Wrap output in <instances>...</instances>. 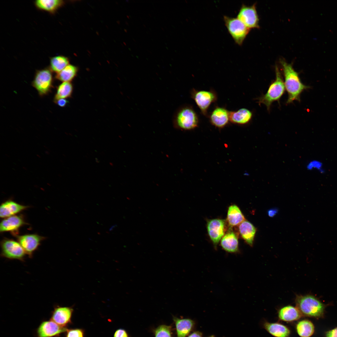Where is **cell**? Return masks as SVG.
I'll return each mask as SVG.
<instances>
[{
    "label": "cell",
    "mask_w": 337,
    "mask_h": 337,
    "mask_svg": "<svg viewBox=\"0 0 337 337\" xmlns=\"http://www.w3.org/2000/svg\"><path fill=\"white\" fill-rule=\"evenodd\" d=\"M280 62L283 71L285 89L288 94L286 104L292 103L294 100L300 101V95L305 90L309 88L302 83L299 73L296 71L291 64L283 59Z\"/></svg>",
    "instance_id": "cell-1"
},
{
    "label": "cell",
    "mask_w": 337,
    "mask_h": 337,
    "mask_svg": "<svg viewBox=\"0 0 337 337\" xmlns=\"http://www.w3.org/2000/svg\"><path fill=\"white\" fill-rule=\"evenodd\" d=\"M295 302L302 315L317 318L324 315L325 305L313 295H297Z\"/></svg>",
    "instance_id": "cell-2"
},
{
    "label": "cell",
    "mask_w": 337,
    "mask_h": 337,
    "mask_svg": "<svg viewBox=\"0 0 337 337\" xmlns=\"http://www.w3.org/2000/svg\"><path fill=\"white\" fill-rule=\"evenodd\" d=\"M173 121L175 127L182 130H190L197 127L199 117L192 106L183 105L175 113Z\"/></svg>",
    "instance_id": "cell-3"
},
{
    "label": "cell",
    "mask_w": 337,
    "mask_h": 337,
    "mask_svg": "<svg viewBox=\"0 0 337 337\" xmlns=\"http://www.w3.org/2000/svg\"><path fill=\"white\" fill-rule=\"evenodd\" d=\"M276 79L270 85L266 93L258 99L259 105L263 104L270 111L271 105L275 101L279 100L284 93L285 87L281 73L277 66L275 67Z\"/></svg>",
    "instance_id": "cell-4"
},
{
    "label": "cell",
    "mask_w": 337,
    "mask_h": 337,
    "mask_svg": "<svg viewBox=\"0 0 337 337\" xmlns=\"http://www.w3.org/2000/svg\"><path fill=\"white\" fill-rule=\"evenodd\" d=\"M52 72L49 67L37 70L36 72L32 85L41 96L48 94L53 88Z\"/></svg>",
    "instance_id": "cell-5"
},
{
    "label": "cell",
    "mask_w": 337,
    "mask_h": 337,
    "mask_svg": "<svg viewBox=\"0 0 337 337\" xmlns=\"http://www.w3.org/2000/svg\"><path fill=\"white\" fill-rule=\"evenodd\" d=\"M190 95L202 114L208 117L209 114L208 110L210 106L217 100V92L212 89L207 90L193 88L191 90Z\"/></svg>",
    "instance_id": "cell-6"
},
{
    "label": "cell",
    "mask_w": 337,
    "mask_h": 337,
    "mask_svg": "<svg viewBox=\"0 0 337 337\" xmlns=\"http://www.w3.org/2000/svg\"><path fill=\"white\" fill-rule=\"evenodd\" d=\"M223 18L225 26L235 43L242 45L250 29L237 18L224 16Z\"/></svg>",
    "instance_id": "cell-7"
},
{
    "label": "cell",
    "mask_w": 337,
    "mask_h": 337,
    "mask_svg": "<svg viewBox=\"0 0 337 337\" xmlns=\"http://www.w3.org/2000/svg\"><path fill=\"white\" fill-rule=\"evenodd\" d=\"M0 244L1 257L24 261L26 254L18 242L5 238L1 242Z\"/></svg>",
    "instance_id": "cell-8"
},
{
    "label": "cell",
    "mask_w": 337,
    "mask_h": 337,
    "mask_svg": "<svg viewBox=\"0 0 337 337\" xmlns=\"http://www.w3.org/2000/svg\"><path fill=\"white\" fill-rule=\"evenodd\" d=\"M237 18L248 28H259V19L256 5L248 6L242 4L237 13Z\"/></svg>",
    "instance_id": "cell-9"
},
{
    "label": "cell",
    "mask_w": 337,
    "mask_h": 337,
    "mask_svg": "<svg viewBox=\"0 0 337 337\" xmlns=\"http://www.w3.org/2000/svg\"><path fill=\"white\" fill-rule=\"evenodd\" d=\"M17 238L26 254L32 258L34 252L45 238L36 234H29L17 236Z\"/></svg>",
    "instance_id": "cell-10"
},
{
    "label": "cell",
    "mask_w": 337,
    "mask_h": 337,
    "mask_svg": "<svg viewBox=\"0 0 337 337\" xmlns=\"http://www.w3.org/2000/svg\"><path fill=\"white\" fill-rule=\"evenodd\" d=\"M68 329L65 327L59 325L51 320L42 321L37 330V337H57Z\"/></svg>",
    "instance_id": "cell-11"
},
{
    "label": "cell",
    "mask_w": 337,
    "mask_h": 337,
    "mask_svg": "<svg viewBox=\"0 0 337 337\" xmlns=\"http://www.w3.org/2000/svg\"><path fill=\"white\" fill-rule=\"evenodd\" d=\"M225 221L219 219L209 220L207 228L209 237L215 247L224 235L226 230Z\"/></svg>",
    "instance_id": "cell-12"
},
{
    "label": "cell",
    "mask_w": 337,
    "mask_h": 337,
    "mask_svg": "<svg viewBox=\"0 0 337 337\" xmlns=\"http://www.w3.org/2000/svg\"><path fill=\"white\" fill-rule=\"evenodd\" d=\"M230 111L225 107L216 105L211 112L208 114L210 123L219 129L224 127L230 122Z\"/></svg>",
    "instance_id": "cell-13"
},
{
    "label": "cell",
    "mask_w": 337,
    "mask_h": 337,
    "mask_svg": "<svg viewBox=\"0 0 337 337\" xmlns=\"http://www.w3.org/2000/svg\"><path fill=\"white\" fill-rule=\"evenodd\" d=\"M73 311L71 307L57 305L52 312L51 320L60 326L66 327L71 322Z\"/></svg>",
    "instance_id": "cell-14"
},
{
    "label": "cell",
    "mask_w": 337,
    "mask_h": 337,
    "mask_svg": "<svg viewBox=\"0 0 337 337\" xmlns=\"http://www.w3.org/2000/svg\"><path fill=\"white\" fill-rule=\"evenodd\" d=\"M25 224L22 217L20 216L13 215L2 220L0 224V232H2L16 231Z\"/></svg>",
    "instance_id": "cell-15"
},
{
    "label": "cell",
    "mask_w": 337,
    "mask_h": 337,
    "mask_svg": "<svg viewBox=\"0 0 337 337\" xmlns=\"http://www.w3.org/2000/svg\"><path fill=\"white\" fill-rule=\"evenodd\" d=\"M177 337H186L193 330L195 325L194 321L190 319H179L173 317Z\"/></svg>",
    "instance_id": "cell-16"
},
{
    "label": "cell",
    "mask_w": 337,
    "mask_h": 337,
    "mask_svg": "<svg viewBox=\"0 0 337 337\" xmlns=\"http://www.w3.org/2000/svg\"><path fill=\"white\" fill-rule=\"evenodd\" d=\"M28 206L19 204L13 201L8 200L2 203L0 207V217L7 218L26 209Z\"/></svg>",
    "instance_id": "cell-17"
},
{
    "label": "cell",
    "mask_w": 337,
    "mask_h": 337,
    "mask_svg": "<svg viewBox=\"0 0 337 337\" xmlns=\"http://www.w3.org/2000/svg\"><path fill=\"white\" fill-rule=\"evenodd\" d=\"M252 117V113L245 108H242L237 110L230 111V121L240 125L248 123Z\"/></svg>",
    "instance_id": "cell-18"
},
{
    "label": "cell",
    "mask_w": 337,
    "mask_h": 337,
    "mask_svg": "<svg viewBox=\"0 0 337 337\" xmlns=\"http://www.w3.org/2000/svg\"><path fill=\"white\" fill-rule=\"evenodd\" d=\"M221 245L222 248L228 252H237L238 250V241L237 236L233 231H228L222 238Z\"/></svg>",
    "instance_id": "cell-19"
},
{
    "label": "cell",
    "mask_w": 337,
    "mask_h": 337,
    "mask_svg": "<svg viewBox=\"0 0 337 337\" xmlns=\"http://www.w3.org/2000/svg\"><path fill=\"white\" fill-rule=\"evenodd\" d=\"M34 3L38 9L53 14L64 4V2L62 0H37Z\"/></svg>",
    "instance_id": "cell-20"
},
{
    "label": "cell",
    "mask_w": 337,
    "mask_h": 337,
    "mask_svg": "<svg viewBox=\"0 0 337 337\" xmlns=\"http://www.w3.org/2000/svg\"><path fill=\"white\" fill-rule=\"evenodd\" d=\"M240 233L243 239L251 246L253 245L256 229L250 222L244 221L239 225Z\"/></svg>",
    "instance_id": "cell-21"
},
{
    "label": "cell",
    "mask_w": 337,
    "mask_h": 337,
    "mask_svg": "<svg viewBox=\"0 0 337 337\" xmlns=\"http://www.w3.org/2000/svg\"><path fill=\"white\" fill-rule=\"evenodd\" d=\"M302 316L300 312L296 307L287 305L281 308L278 312V317L281 320L290 322L297 320Z\"/></svg>",
    "instance_id": "cell-22"
},
{
    "label": "cell",
    "mask_w": 337,
    "mask_h": 337,
    "mask_svg": "<svg viewBox=\"0 0 337 337\" xmlns=\"http://www.w3.org/2000/svg\"><path fill=\"white\" fill-rule=\"evenodd\" d=\"M264 327L270 334L275 337H288L290 335L289 329L279 323L266 322Z\"/></svg>",
    "instance_id": "cell-23"
},
{
    "label": "cell",
    "mask_w": 337,
    "mask_h": 337,
    "mask_svg": "<svg viewBox=\"0 0 337 337\" xmlns=\"http://www.w3.org/2000/svg\"><path fill=\"white\" fill-rule=\"evenodd\" d=\"M227 220L231 227L239 225L245 221L244 217L239 208L236 205H232L228 208Z\"/></svg>",
    "instance_id": "cell-24"
},
{
    "label": "cell",
    "mask_w": 337,
    "mask_h": 337,
    "mask_svg": "<svg viewBox=\"0 0 337 337\" xmlns=\"http://www.w3.org/2000/svg\"><path fill=\"white\" fill-rule=\"evenodd\" d=\"M78 70L77 67L69 64L61 71L56 74L55 78L63 82H70L76 76Z\"/></svg>",
    "instance_id": "cell-25"
},
{
    "label": "cell",
    "mask_w": 337,
    "mask_h": 337,
    "mask_svg": "<svg viewBox=\"0 0 337 337\" xmlns=\"http://www.w3.org/2000/svg\"><path fill=\"white\" fill-rule=\"evenodd\" d=\"M68 58L62 55L52 57L50 58L49 68L53 72L57 73L69 65Z\"/></svg>",
    "instance_id": "cell-26"
},
{
    "label": "cell",
    "mask_w": 337,
    "mask_h": 337,
    "mask_svg": "<svg viewBox=\"0 0 337 337\" xmlns=\"http://www.w3.org/2000/svg\"><path fill=\"white\" fill-rule=\"evenodd\" d=\"M296 330L298 335L301 337H310L314 332L313 324L308 320L300 321L296 326Z\"/></svg>",
    "instance_id": "cell-27"
},
{
    "label": "cell",
    "mask_w": 337,
    "mask_h": 337,
    "mask_svg": "<svg viewBox=\"0 0 337 337\" xmlns=\"http://www.w3.org/2000/svg\"><path fill=\"white\" fill-rule=\"evenodd\" d=\"M73 86L70 82H63L56 87V92L54 100L60 99H66L70 97L72 94Z\"/></svg>",
    "instance_id": "cell-28"
},
{
    "label": "cell",
    "mask_w": 337,
    "mask_h": 337,
    "mask_svg": "<svg viewBox=\"0 0 337 337\" xmlns=\"http://www.w3.org/2000/svg\"><path fill=\"white\" fill-rule=\"evenodd\" d=\"M155 337H171V327L170 326L161 325L155 330Z\"/></svg>",
    "instance_id": "cell-29"
},
{
    "label": "cell",
    "mask_w": 337,
    "mask_h": 337,
    "mask_svg": "<svg viewBox=\"0 0 337 337\" xmlns=\"http://www.w3.org/2000/svg\"><path fill=\"white\" fill-rule=\"evenodd\" d=\"M66 337H84V333L80 329H76L67 330Z\"/></svg>",
    "instance_id": "cell-30"
},
{
    "label": "cell",
    "mask_w": 337,
    "mask_h": 337,
    "mask_svg": "<svg viewBox=\"0 0 337 337\" xmlns=\"http://www.w3.org/2000/svg\"><path fill=\"white\" fill-rule=\"evenodd\" d=\"M114 337H128V334L125 330L123 329L117 330L114 334Z\"/></svg>",
    "instance_id": "cell-31"
},
{
    "label": "cell",
    "mask_w": 337,
    "mask_h": 337,
    "mask_svg": "<svg viewBox=\"0 0 337 337\" xmlns=\"http://www.w3.org/2000/svg\"><path fill=\"white\" fill-rule=\"evenodd\" d=\"M56 104L61 107H65L68 103V101L65 99H60L54 100Z\"/></svg>",
    "instance_id": "cell-32"
},
{
    "label": "cell",
    "mask_w": 337,
    "mask_h": 337,
    "mask_svg": "<svg viewBox=\"0 0 337 337\" xmlns=\"http://www.w3.org/2000/svg\"><path fill=\"white\" fill-rule=\"evenodd\" d=\"M325 335L326 337H337V327L327 331Z\"/></svg>",
    "instance_id": "cell-33"
},
{
    "label": "cell",
    "mask_w": 337,
    "mask_h": 337,
    "mask_svg": "<svg viewBox=\"0 0 337 337\" xmlns=\"http://www.w3.org/2000/svg\"><path fill=\"white\" fill-rule=\"evenodd\" d=\"M278 210L276 208H272L267 211V214L270 217H273L278 212Z\"/></svg>",
    "instance_id": "cell-34"
},
{
    "label": "cell",
    "mask_w": 337,
    "mask_h": 337,
    "mask_svg": "<svg viewBox=\"0 0 337 337\" xmlns=\"http://www.w3.org/2000/svg\"><path fill=\"white\" fill-rule=\"evenodd\" d=\"M188 337H203V334L201 332L195 331L190 334Z\"/></svg>",
    "instance_id": "cell-35"
},
{
    "label": "cell",
    "mask_w": 337,
    "mask_h": 337,
    "mask_svg": "<svg viewBox=\"0 0 337 337\" xmlns=\"http://www.w3.org/2000/svg\"><path fill=\"white\" fill-rule=\"evenodd\" d=\"M208 337H215V336L213 335H211L210 336H209Z\"/></svg>",
    "instance_id": "cell-36"
}]
</instances>
